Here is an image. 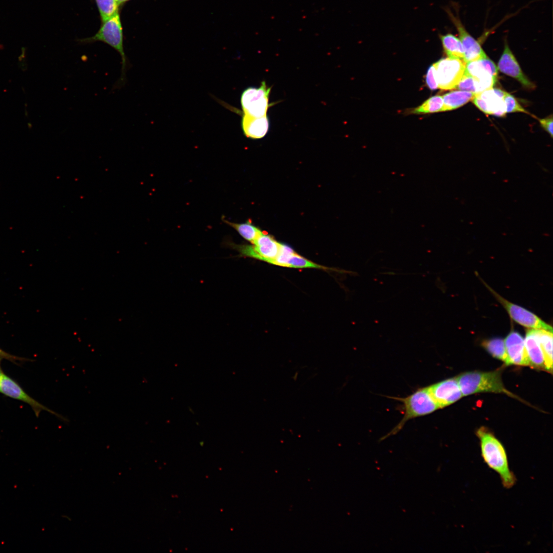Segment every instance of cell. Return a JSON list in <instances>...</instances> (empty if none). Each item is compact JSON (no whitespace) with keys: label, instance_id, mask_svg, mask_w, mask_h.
Wrapping results in <instances>:
<instances>
[{"label":"cell","instance_id":"6da1fadb","mask_svg":"<svg viewBox=\"0 0 553 553\" xmlns=\"http://www.w3.org/2000/svg\"><path fill=\"white\" fill-rule=\"evenodd\" d=\"M480 440L481 456L487 465L499 475L504 487L509 489L516 484L517 479L510 470L505 450L496 437L484 427L476 432Z\"/></svg>","mask_w":553,"mask_h":553},{"label":"cell","instance_id":"7a4b0ae2","mask_svg":"<svg viewBox=\"0 0 553 553\" xmlns=\"http://www.w3.org/2000/svg\"><path fill=\"white\" fill-rule=\"evenodd\" d=\"M96 41H101L108 44L120 54L121 59L120 75L112 90L121 89L126 84V73L131 66L124 52L123 29L119 12L109 19L102 22L99 30L94 36L79 40L81 44H84Z\"/></svg>","mask_w":553,"mask_h":553},{"label":"cell","instance_id":"3957f363","mask_svg":"<svg viewBox=\"0 0 553 553\" xmlns=\"http://www.w3.org/2000/svg\"><path fill=\"white\" fill-rule=\"evenodd\" d=\"M463 396L482 392L513 394L504 387L500 370L491 372L472 371L456 377Z\"/></svg>","mask_w":553,"mask_h":553},{"label":"cell","instance_id":"277c9868","mask_svg":"<svg viewBox=\"0 0 553 553\" xmlns=\"http://www.w3.org/2000/svg\"><path fill=\"white\" fill-rule=\"evenodd\" d=\"M390 397L403 403L404 415L397 426L380 439V441L397 434L409 420L430 414L440 409L430 393L428 387L418 389L404 398Z\"/></svg>","mask_w":553,"mask_h":553},{"label":"cell","instance_id":"5b68a950","mask_svg":"<svg viewBox=\"0 0 553 553\" xmlns=\"http://www.w3.org/2000/svg\"><path fill=\"white\" fill-rule=\"evenodd\" d=\"M282 244L266 233L262 234L252 245L232 244L242 256L250 257L272 264L278 256Z\"/></svg>","mask_w":553,"mask_h":553},{"label":"cell","instance_id":"8992f818","mask_svg":"<svg viewBox=\"0 0 553 553\" xmlns=\"http://www.w3.org/2000/svg\"><path fill=\"white\" fill-rule=\"evenodd\" d=\"M480 280L515 322L529 329H543L552 332L551 326L547 324L530 311L506 300L490 287L484 281L481 279Z\"/></svg>","mask_w":553,"mask_h":553},{"label":"cell","instance_id":"52a82bcc","mask_svg":"<svg viewBox=\"0 0 553 553\" xmlns=\"http://www.w3.org/2000/svg\"><path fill=\"white\" fill-rule=\"evenodd\" d=\"M434 64L438 88L444 90L455 89L464 74L466 62L463 59L446 57Z\"/></svg>","mask_w":553,"mask_h":553},{"label":"cell","instance_id":"ba28073f","mask_svg":"<svg viewBox=\"0 0 553 553\" xmlns=\"http://www.w3.org/2000/svg\"><path fill=\"white\" fill-rule=\"evenodd\" d=\"M270 90L265 81H263L259 88L249 87L245 90L241 97L243 114L255 117L267 115L270 106Z\"/></svg>","mask_w":553,"mask_h":553},{"label":"cell","instance_id":"9c48e42d","mask_svg":"<svg viewBox=\"0 0 553 553\" xmlns=\"http://www.w3.org/2000/svg\"><path fill=\"white\" fill-rule=\"evenodd\" d=\"M465 72L477 82L478 93L492 88L498 78V68L488 57L466 62Z\"/></svg>","mask_w":553,"mask_h":553},{"label":"cell","instance_id":"30bf717a","mask_svg":"<svg viewBox=\"0 0 553 553\" xmlns=\"http://www.w3.org/2000/svg\"><path fill=\"white\" fill-rule=\"evenodd\" d=\"M506 92L491 88L475 94L472 99L473 103L486 114L503 116L506 113L503 99Z\"/></svg>","mask_w":553,"mask_h":553},{"label":"cell","instance_id":"8fae6325","mask_svg":"<svg viewBox=\"0 0 553 553\" xmlns=\"http://www.w3.org/2000/svg\"><path fill=\"white\" fill-rule=\"evenodd\" d=\"M428 389L440 409L455 402L463 396L456 377L433 384L428 386Z\"/></svg>","mask_w":553,"mask_h":553},{"label":"cell","instance_id":"7c38bea8","mask_svg":"<svg viewBox=\"0 0 553 553\" xmlns=\"http://www.w3.org/2000/svg\"><path fill=\"white\" fill-rule=\"evenodd\" d=\"M447 12L456 28L458 38L462 44L464 54L463 60L466 63L487 57L479 41L466 31L458 16H455L450 11H447Z\"/></svg>","mask_w":553,"mask_h":553},{"label":"cell","instance_id":"4fadbf2b","mask_svg":"<svg viewBox=\"0 0 553 553\" xmlns=\"http://www.w3.org/2000/svg\"><path fill=\"white\" fill-rule=\"evenodd\" d=\"M0 392L11 398L22 400L29 404L34 410L36 416L44 410L58 416L62 420L65 418L40 404L27 394L23 389L13 379L3 374L0 381Z\"/></svg>","mask_w":553,"mask_h":553},{"label":"cell","instance_id":"5bb4252c","mask_svg":"<svg viewBox=\"0 0 553 553\" xmlns=\"http://www.w3.org/2000/svg\"><path fill=\"white\" fill-rule=\"evenodd\" d=\"M497 68L502 73L517 79L524 87L529 89L535 88V85L522 72L507 41L505 42L504 50L499 60Z\"/></svg>","mask_w":553,"mask_h":553},{"label":"cell","instance_id":"9a60e30c","mask_svg":"<svg viewBox=\"0 0 553 553\" xmlns=\"http://www.w3.org/2000/svg\"><path fill=\"white\" fill-rule=\"evenodd\" d=\"M508 365L529 366L524 339L518 332L512 331L504 339Z\"/></svg>","mask_w":553,"mask_h":553},{"label":"cell","instance_id":"2e32d148","mask_svg":"<svg viewBox=\"0 0 553 553\" xmlns=\"http://www.w3.org/2000/svg\"><path fill=\"white\" fill-rule=\"evenodd\" d=\"M524 345L529 366L546 371L544 354L535 329H529L526 331Z\"/></svg>","mask_w":553,"mask_h":553},{"label":"cell","instance_id":"e0dca14e","mask_svg":"<svg viewBox=\"0 0 553 553\" xmlns=\"http://www.w3.org/2000/svg\"><path fill=\"white\" fill-rule=\"evenodd\" d=\"M269 120L267 115L255 117L243 114L242 127L245 135L251 139L264 137L269 130Z\"/></svg>","mask_w":553,"mask_h":553},{"label":"cell","instance_id":"ac0fdd59","mask_svg":"<svg viewBox=\"0 0 553 553\" xmlns=\"http://www.w3.org/2000/svg\"><path fill=\"white\" fill-rule=\"evenodd\" d=\"M475 94L471 92L461 90L453 91L445 94L442 96L443 102L442 111H451L460 108L472 100Z\"/></svg>","mask_w":553,"mask_h":553},{"label":"cell","instance_id":"d6986e66","mask_svg":"<svg viewBox=\"0 0 553 553\" xmlns=\"http://www.w3.org/2000/svg\"><path fill=\"white\" fill-rule=\"evenodd\" d=\"M443 50L448 57L463 59L464 50L459 38L451 33L440 35Z\"/></svg>","mask_w":553,"mask_h":553},{"label":"cell","instance_id":"ffe728a7","mask_svg":"<svg viewBox=\"0 0 553 553\" xmlns=\"http://www.w3.org/2000/svg\"><path fill=\"white\" fill-rule=\"evenodd\" d=\"M542 350L545 360L546 370L552 373V332L535 329Z\"/></svg>","mask_w":553,"mask_h":553},{"label":"cell","instance_id":"44dd1931","mask_svg":"<svg viewBox=\"0 0 553 553\" xmlns=\"http://www.w3.org/2000/svg\"><path fill=\"white\" fill-rule=\"evenodd\" d=\"M482 345L493 357L500 359L508 365V359L504 339L496 337L483 342Z\"/></svg>","mask_w":553,"mask_h":553},{"label":"cell","instance_id":"7402d4cb","mask_svg":"<svg viewBox=\"0 0 553 553\" xmlns=\"http://www.w3.org/2000/svg\"><path fill=\"white\" fill-rule=\"evenodd\" d=\"M225 223L234 228L245 240L252 244L262 234V231L249 221L244 223H236L224 220Z\"/></svg>","mask_w":553,"mask_h":553},{"label":"cell","instance_id":"603a6c76","mask_svg":"<svg viewBox=\"0 0 553 553\" xmlns=\"http://www.w3.org/2000/svg\"><path fill=\"white\" fill-rule=\"evenodd\" d=\"M443 104L442 96L435 95L430 97L420 105L415 108L412 112L419 114L442 112Z\"/></svg>","mask_w":553,"mask_h":553},{"label":"cell","instance_id":"cb8c5ba5","mask_svg":"<svg viewBox=\"0 0 553 553\" xmlns=\"http://www.w3.org/2000/svg\"><path fill=\"white\" fill-rule=\"evenodd\" d=\"M95 2L102 23L119 12V6L116 0H95Z\"/></svg>","mask_w":553,"mask_h":553},{"label":"cell","instance_id":"d4e9b609","mask_svg":"<svg viewBox=\"0 0 553 553\" xmlns=\"http://www.w3.org/2000/svg\"><path fill=\"white\" fill-rule=\"evenodd\" d=\"M287 267L295 268H318L328 269L323 266L314 263L294 252L289 258L286 265Z\"/></svg>","mask_w":553,"mask_h":553},{"label":"cell","instance_id":"484cf974","mask_svg":"<svg viewBox=\"0 0 553 553\" xmlns=\"http://www.w3.org/2000/svg\"><path fill=\"white\" fill-rule=\"evenodd\" d=\"M455 89L471 92L475 94L479 93L477 82L472 76L465 72V71Z\"/></svg>","mask_w":553,"mask_h":553},{"label":"cell","instance_id":"4316f807","mask_svg":"<svg viewBox=\"0 0 553 553\" xmlns=\"http://www.w3.org/2000/svg\"><path fill=\"white\" fill-rule=\"evenodd\" d=\"M503 99L505 104L506 113L522 112L529 114V113L524 109L516 99L510 94L506 92Z\"/></svg>","mask_w":553,"mask_h":553},{"label":"cell","instance_id":"83f0119b","mask_svg":"<svg viewBox=\"0 0 553 553\" xmlns=\"http://www.w3.org/2000/svg\"><path fill=\"white\" fill-rule=\"evenodd\" d=\"M294 252L290 247L282 244L278 256L272 264L279 266L286 267L289 258Z\"/></svg>","mask_w":553,"mask_h":553},{"label":"cell","instance_id":"f1b7e54d","mask_svg":"<svg viewBox=\"0 0 553 553\" xmlns=\"http://www.w3.org/2000/svg\"><path fill=\"white\" fill-rule=\"evenodd\" d=\"M426 80V84L430 90H435L438 88L436 78L435 67L434 63L428 69Z\"/></svg>","mask_w":553,"mask_h":553},{"label":"cell","instance_id":"f546056e","mask_svg":"<svg viewBox=\"0 0 553 553\" xmlns=\"http://www.w3.org/2000/svg\"><path fill=\"white\" fill-rule=\"evenodd\" d=\"M541 126L552 137V116L545 118L538 119Z\"/></svg>","mask_w":553,"mask_h":553},{"label":"cell","instance_id":"4dcf8cb0","mask_svg":"<svg viewBox=\"0 0 553 553\" xmlns=\"http://www.w3.org/2000/svg\"><path fill=\"white\" fill-rule=\"evenodd\" d=\"M2 359H6L12 361L21 359L20 358L12 355L0 349V360Z\"/></svg>","mask_w":553,"mask_h":553},{"label":"cell","instance_id":"1f68e13d","mask_svg":"<svg viewBox=\"0 0 553 553\" xmlns=\"http://www.w3.org/2000/svg\"><path fill=\"white\" fill-rule=\"evenodd\" d=\"M118 6L124 3L125 2L129 1V0H116Z\"/></svg>","mask_w":553,"mask_h":553},{"label":"cell","instance_id":"d6a6232c","mask_svg":"<svg viewBox=\"0 0 553 553\" xmlns=\"http://www.w3.org/2000/svg\"><path fill=\"white\" fill-rule=\"evenodd\" d=\"M3 374H4L3 373V372H2V370H1V368H0V381H1V378H2V376H3Z\"/></svg>","mask_w":553,"mask_h":553}]
</instances>
